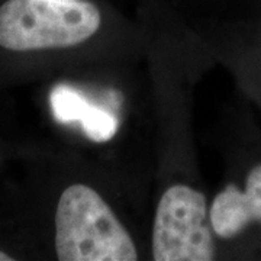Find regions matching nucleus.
Wrapping results in <instances>:
<instances>
[{"label":"nucleus","mask_w":261,"mask_h":261,"mask_svg":"<svg viewBox=\"0 0 261 261\" xmlns=\"http://www.w3.org/2000/svg\"><path fill=\"white\" fill-rule=\"evenodd\" d=\"M49 103L54 118L61 123L80 122L89 112L92 103L74 87L58 84L49 94Z\"/></svg>","instance_id":"5"},{"label":"nucleus","mask_w":261,"mask_h":261,"mask_svg":"<svg viewBox=\"0 0 261 261\" xmlns=\"http://www.w3.org/2000/svg\"><path fill=\"white\" fill-rule=\"evenodd\" d=\"M56 251L61 261H135L129 232L94 189L67 187L56 214Z\"/></svg>","instance_id":"1"},{"label":"nucleus","mask_w":261,"mask_h":261,"mask_svg":"<svg viewBox=\"0 0 261 261\" xmlns=\"http://www.w3.org/2000/svg\"><path fill=\"white\" fill-rule=\"evenodd\" d=\"M206 197L185 185L161 196L154 228L152 257L157 261H211L215 245Z\"/></svg>","instance_id":"3"},{"label":"nucleus","mask_w":261,"mask_h":261,"mask_svg":"<svg viewBox=\"0 0 261 261\" xmlns=\"http://www.w3.org/2000/svg\"><path fill=\"white\" fill-rule=\"evenodd\" d=\"M100 12L80 0H8L0 6V47L12 51L65 48L93 37Z\"/></svg>","instance_id":"2"},{"label":"nucleus","mask_w":261,"mask_h":261,"mask_svg":"<svg viewBox=\"0 0 261 261\" xmlns=\"http://www.w3.org/2000/svg\"><path fill=\"white\" fill-rule=\"evenodd\" d=\"M84 134L96 142H106L112 140L118 132V119L112 112L97 105L90 106L89 112L82 119Z\"/></svg>","instance_id":"6"},{"label":"nucleus","mask_w":261,"mask_h":261,"mask_svg":"<svg viewBox=\"0 0 261 261\" xmlns=\"http://www.w3.org/2000/svg\"><path fill=\"white\" fill-rule=\"evenodd\" d=\"M209 218L214 232L222 238L238 235L254 221L261 222V164L251 168L244 190L228 185L216 195Z\"/></svg>","instance_id":"4"},{"label":"nucleus","mask_w":261,"mask_h":261,"mask_svg":"<svg viewBox=\"0 0 261 261\" xmlns=\"http://www.w3.org/2000/svg\"><path fill=\"white\" fill-rule=\"evenodd\" d=\"M13 258L10 257V255H8L6 252H3V251H0V261H12Z\"/></svg>","instance_id":"7"}]
</instances>
